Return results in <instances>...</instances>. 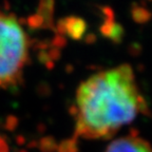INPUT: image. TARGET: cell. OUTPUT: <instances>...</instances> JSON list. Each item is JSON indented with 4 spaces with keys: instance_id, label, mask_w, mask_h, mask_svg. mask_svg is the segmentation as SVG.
Here are the masks:
<instances>
[{
    "instance_id": "1",
    "label": "cell",
    "mask_w": 152,
    "mask_h": 152,
    "mask_svg": "<svg viewBox=\"0 0 152 152\" xmlns=\"http://www.w3.org/2000/svg\"><path fill=\"white\" fill-rule=\"evenodd\" d=\"M76 135L107 140L148 107L133 69L121 64L90 76L76 91Z\"/></svg>"
},
{
    "instance_id": "2",
    "label": "cell",
    "mask_w": 152,
    "mask_h": 152,
    "mask_svg": "<svg viewBox=\"0 0 152 152\" xmlns=\"http://www.w3.org/2000/svg\"><path fill=\"white\" fill-rule=\"evenodd\" d=\"M28 37L13 15L0 11V88L18 83L28 59Z\"/></svg>"
},
{
    "instance_id": "3",
    "label": "cell",
    "mask_w": 152,
    "mask_h": 152,
    "mask_svg": "<svg viewBox=\"0 0 152 152\" xmlns=\"http://www.w3.org/2000/svg\"><path fill=\"white\" fill-rule=\"evenodd\" d=\"M104 152H152V146L145 138L134 134L114 140Z\"/></svg>"
},
{
    "instance_id": "4",
    "label": "cell",
    "mask_w": 152,
    "mask_h": 152,
    "mask_svg": "<svg viewBox=\"0 0 152 152\" xmlns=\"http://www.w3.org/2000/svg\"><path fill=\"white\" fill-rule=\"evenodd\" d=\"M0 152H9V146L1 136H0Z\"/></svg>"
}]
</instances>
